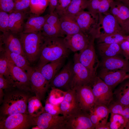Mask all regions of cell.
<instances>
[{"label": "cell", "instance_id": "1", "mask_svg": "<svg viewBox=\"0 0 129 129\" xmlns=\"http://www.w3.org/2000/svg\"><path fill=\"white\" fill-rule=\"evenodd\" d=\"M69 50L64 44L63 38L44 37L39 59L35 68L61 58H65L69 55Z\"/></svg>", "mask_w": 129, "mask_h": 129}, {"label": "cell", "instance_id": "2", "mask_svg": "<svg viewBox=\"0 0 129 129\" xmlns=\"http://www.w3.org/2000/svg\"><path fill=\"white\" fill-rule=\"evenodd\" d=\"M27 92L14 89L5 92L0 108V117L15 113H28Z\"/></svg>", "mask_w": 129, "mask_h": 129}, {"label": "cell", "instance_id": "3", "mask_svg": "<svg viewBox=\"0 0 129 129\" xmlns=\"http://www.w3.org/2000/svg\"><path fill=\"white\" fill-rule=\"evenodd\" d=\"M19 33V38L27 59L29 63L35 62L39 58L44 41L42 31Z\"/></svg>", "mask_w": 129, "mask_h": 129}, {"label": "cell", "instance_id": "4", "mask_svg": "<svg viewBox=\"0 0 129 129\" xmlns=\"http://www.w3.org/2000/svg\"><path fill=\"white\" fill-rule=\"evenodd\" d=\"M34 125L33 118L28 113H17L0 117V129H27Z\"/></svg>", "mask_w": 129, "mask_h": 129}, {"label": "cell", "instance_id": "5", "mask_svg": "<svg viewBox=\"0 0 129 129\" xmlns=\"http://www.w3.org/2000/svg\"><path fill=\"white\" fill-rule=\"evenodd\" d=\"M90 86L94 97L95 105L108 107L114 100L112 89L97 75Z\"/></svg>", "mask_w": 129, "mask_h": 129}, {"label": "cell", "instance_id": "6", "mask_svg": "<svg viewBox=\"0 0 129 129\" xmlns=\"http://www.w3.org/2000/svg\"><path fill=\"white\" fill-rule=\"evenodd\" d=\"M72 76L70 85V89H75L85 85L90 86L97 76L91 73L74 56Z\"/></svg>", "mask_w": 129, "mask_h": 129}, {"label": "cell", "instance_id": "7", "mask_svg": "<svg viewBox=\"0 0 129 129\" xmlns=\"http://www.w3.org/2000/svg\"><path fill=\"white\" fill-rule=\"evenodd\" d=\"M7 58L9 73L8 76L5 78L9 80L14 88L27 92L31 91L29 77L27 73L16 66Z\"/></svg>", "mask_w": 129, "mask_h": 129}, {"label": "cell", "instance_id": "8", "mask_svg": "<svg viewBox=\"0 0 129 129\" xmlns=\"http://www.w3.org/2000/svg\"><path fill=\"white\" fill-rule=\"evenodd\" d=\"M74 18L81 31L95 39L97 29L99 22V14L83 11Z\"/></svg>", "mask_w": 129, "mask_h": 129}, {"label": "cell", "instance_id": "9", "mask_svg": "<svg viewBox=\"0 0 129 129\" xmlns=\"http://www.w3.org/2000/svg\"><path fill=\"white\" fill-rule=\"evenodd\" d=\"M96 39L103 36L118 33H125L117 20L109 12L99 14Z\"/></svg>", "mask_w": 129, "mask_h": 129}, {"label": "cell", "instance_id": "10", "mask_svg": "<svg viewBox=\"0 0 129 129\" xmlns=\"http://www.w3.org/2000/svg\"><path fill=\"white\" fill-rule=\"evenodd\" d=\"M94 41L85 48L75 54L79 61L93 75H97V70L100 62L97 55Z\"/></svg>", "mask_w": 129, "mask_h": 129}, {"label": "cell", "instance_id": "11", "mask_svg": "<svg viewBox=\"0 0 129 129\" xmlns=\"http://www.w3.org/2000/svg\"><path fill=\"white\" fill-rule=\"evenodd\" d=\"M27 73L29 77L31 92L41 100L43 99L50 86L49 82L35 68H32Z\"/></svg>", "mask_w": 129, "mask_h": 129}, {"label": "cell", "instance_id": "12", "mask_svg": "<svg viewBox=\"0 0 129 129\" xmlns=\"http://www.w3.org/2000/svg\"><path fill=\"white\" fill-rule=\"evenodd\" d=\"M33 119L35 125L40 129H65V118L63 115H52L44 111Z\"/></svg>", "mask_w": 129, "mask_h": 129}, {"label": "cell", "instance_id": "13", "mask_svg": "<svg viewBox=\"0 0 129 129\" xmlns=\"http://www.w3.org/2000/svg\"><path fill=\"white\" fill-rule=\"evenodd\" d=\"M95 39L81 32L66 35L63 38L64 42L67 48L73 52L80 51L83 50Z\"/></svg>", "mask_w": 129, "mask_h": 129}, {"label": "cell", "instance_id": "14", "mask_svg": "<svg viewBox=\"0 0 129 129\" xmlns=\"http://www.w3.org/2000/svg\"><path fill=\"white\" fill-rule=\"evenodd\" d=\"M89 113L81 110L65 118V129H94Z\"/></svg>", "mask_w": 129, "mask_h": 129}, {"label": "cell", "instance_id": "15", "mask_svg": "<svg viewBox=\"0 0 129 129\" xmlns=\"http://www.w3.org/2000/svg\"><path fill=\"white\" fill-rule=\"evenodd\" d=\"M61 114L65 118L82 110L77 99L75 89H70L66 91L64 99L60 104Z\"/></svg>", "mask_w": 129, "mask_h": 129}, {"label": "cell", "instance_id": "16", "mask_svg": "<svg viewBox=\"0 0 129 129\" xmlns=\"http://www.w3.org/2000/svg\"><path fill=\"white\" fill-rule=\"evenodd\" d=\"M128 72L122 70H110L100 69L97 75L113 90L123 80L129 78Z\"/></svg>", "mask_w": 129, "mask_h": 129}, {"label": "cell", "instance_id": "17", "mask_svg": "<svg viewBox=\"0 0 129 129\" xmlns=\"http://www.w3.org/2000/svg\"><path fill=\"white\" fill-rule=\"evenodd\" d=\"M73 72V64L68 62L55 75L50 84V86L60 89H70Z\"/></svg>", "mask_w": 129, "mask_h": 129}, {"label": "cell", "instance_id": "18", "mask_svg": "<svg viewBox=\"0 0 129 129\" xmlns=\"http://www.w3.org/2000/svg\"><path fill=\"white\" fill-rule=\"evenodd\" d=\"M76 96L81 109L88 113L95 105V100L91 86L85 85L75 89Z\"/></svg>", "mask_w": 129, "mask_h": 129}, {"label": "cell", "instance_id": "19", "mask_svg": "<svg viewBox=\"0 0 129 129\" xmlns=\"http://www.w3.org/2000/svg\"><path fill=\"white\" fill-rule=\"evenodd\" d=\"M99 67L108 70H122L129 72V60L121 56L102 58Z\"/></svg>", "mask_w": 129, "mask_h": 129}, {"label": "cell", "instance_id": "20", "mask_svg": "<svg viewBox=\"0 0 129 129\" xmlns=\"http://www.w3.org/2000/svg\"><path fill=\"white\" fill-rule=\"evenodd\" d=\"M109 12L115 17L123 30L129 20V8L119 0H114L111 3Z\"/></svg>", "mask_w": 129, "mask_h": 129}, {"label": "cell", "instance_id": "21", "mask_svg": "<svg viewBox=\"0 0 129 129\" xmlns=\"http://www.w3.org/2000/svg\"><path fill=\"white\" fill-rule=\"evenodd\" d=\"M10 31L3 34L0 36V44L10 52L21 54L26 58L19 38ZM27 59V58H26Z\"/></svg>", "mask_w": 129, "mask_h": 129}, {"label": "cell", "instance_id": "22", "mask_svg": "<svg viewBox=\"0 0 129 129\" xmlns=\"http://www.w3.org/2000/svg\"><path fill=\"white\" fill-rule=\"evenodd\" d=\"M65 58L48 63L41 67L35 68L38 70L50 83L63 66Z\"/></svg>", "mask_w": 129, "mask_h": 129}, {"label": "cell", "instance_id": "23", "mask_svg": "<svg viewBox=\"0 0 129 129\" xmlns=\"http://www.w3.org/2000/svg\"><path fill=\"white\" fill-rule=\"evenodd\" d=\"M91 121L95 127L98 125L107 123L110 113L108 107L95 105L89 112Z\"/></svg>", "mask_w": 129, "mask_h": 129}, {"label": "cell", "instance_id": "24", "mask_svg": "<svg viewBox=\"0 0 129 129\" xmlns=\"http://www.w3.org/2000/svg\"><path fill=\"white\" fill-rule=\"evenodd\" d=\"M34 14L28 18L25 24L23 32L35 33L41 31L49 15L42 16Z\"/></svg>", "mask_w": 129, "mask_h": 129}, {"label": "cell", "instance_id": "25", "mask_svg": "<svg viewBox=\"0 0 129 129\" xmlns=\"http://www.w3.org/2000/svg\"><path fill=\"white\" fill-rule=\"evenodd\" d=\"M59 16L60 28L64 35L73 34L81 32L74 17L65 14Z\"/></svg>", "mask_w": 129, "mask_h": 129}, {"label": "cell", "instance_id": "26", "mask_svg": "<svg viewBox=\"0 0 129 129\" xmlns=\"http://www.w3.org/2000/svg\"><path fill=\"white\" fill-rule=\"evenodd\" d=\"M114 101L125 106H129V78L118 85L113 92Z\"/></svg>", "mask_w": 129, "mask_h": 129}, {"label": "cell", "instance_id": "27", "mask_svg": "<svg viewBox=\"0 0 129 129\" xmlns=\"http://www.w3.org/2000/svg\"><path fill=\"white\" fill-rule=\"evenodd\" d=\"M9 28L10 31L16 34L23 30V24L25 17L23 12L14 11L9 13Z\"/></svg>", "mask_w": 129, "mask_h": 129}, {"label": "cell", "instance_id": "28", "mask_svg": "<svg viewBox=\"0 0 129 129\" xmlns=\"http://www.w3.org/2000/svg\"><path fill=\"white\" fill-rule=\"evenodd\" d=\"M97 49L102 58L123 55L118 43H97Z\"/></svg>", "mask_w": 129, "mask_h": 129}, {"label": "cell", "instance_id": "29", "mask_svg": "<svg viewBox=\"0 0 129 129\" xmlns=\"http://www.w3.org/2000/svg\"><path fill=\"white\" fill-rule=\"evenodd\" d=\"M0 50L4 52L8 58L16 66L27 72L32 67L30 66L29 62L26 58L18 54L11 52L8 50L1 48Z\"/></svg>", "mask_w": 129, "mask_h": 129}, {"label": "cell", "instance_id": "30", "mask_svg": "<svg viewBox=\"0 0 129 129\" xmlns=\"http://www.w3.org/2000/svg\"><path fill=\"white\" fill-rule=\"evenodd\" d=\"M28 113L33 118L37 117L45 111L41 100L36 96H30L28 101Z\"/></svg>", "mask_w": 129, "mask_h": 129}, {"label": "cell", "instance_id": "31", "mask_svg": "<svg viewBox=\"0 0 129 129\" xmlns=\"http://www.w3.org/2000/svg\"><path fill=\"white\" fill-rule=\"evenodd\" d=\"M88 0H71L63 14L75 17L87 8Z\"/></svg>", "mask_w": 129, "mask_h": 129}, {"label": "cell", "instance_id": "32", "mask_svg": "<svg viewBox=\"0 0 129 129\" xmlns=\"http://www.w3.org/2000/svg\"><path fill=\"white\" fill-rule=\"evenodd\" d=\"M127 35L124 33H118L100 36L96 39L97 43H119L126 40Z\"/></svg>", "mask_w": 129, "mask_h": 129}, {"label": "cell", "instance_id": "33", "mask_svg": "<svg viewBox=\"0 0 129 129\" xmlns=\"http://www.w3.org/2000/svg\"><path fill=\"white\" fill-rule=\"evenodd\" d=\"M41 31L43 36L46 37L63 38L64 36L62 32L59 27L46 22Z\"/></svg>", "mask_w": 129, "mask_h": 129}, {"label": "cell", "instance_id": "34", "mask_svg": "<svg viewBox=\"0 0 129 129\" xmlns=\"http://www.w3.org/2000/svg\"><path fill=\"white\" fill-rule=\"evenodd\" d=\"M66 93L62 90L54 87H51V90L47 100L55 105H59L63 101Z\"/></svg>", "mask_w": 129, "mask_h": 129}, {"label": "cell", "instance_id": "35", "mask_svg": "<svg viewBox=\"0 0 129 129\" xmlns=\"http://www.w3.org/2000/svg\"><path fill=\"white\" fill-rule=\"evenodd\" d=\"M108 107L110 113L119 114L128 120L129 118V106H125L113 101Z\"/></svg>", "mask_w": 129, "mask_h": 129}, {"label": "cell", "instance_id": "36", "mask_svg": "<svg viewBox=\"0 0 129 129\" xmlns=\"http://www.w3.org/2000/svg\"><path fill=\"white\" fill-rule=\"evenodd\" d=\"M110 120V129L125 128L128 120L119 114L111 113Z\"/></svg>", "mask_w": 129, "mask_h": 129}, {"label": "cell", "instance_id": "37", "mask_svg": "<svg viewBox=\"0 0 129 129\" xmlns=\"http://www.w3.org/2000/svg\"><path fill=\"white\" fill-rule=\"evenodd\" d=\"M48 5V0H30V12L40 15L44 12Z\"/></svg>", "mask_w": 129, "mask_h": 129}, {"label": "cell", "instance_id": "38", "mask_svg": "<svg viewBox=\"0 0 129 129\" xmlns=\"http://www.w3.org/2000/svg\"><path fill=\"white\" fill-rule=\"evenodd\" d=\"M0 58V75L6 78L9 73L8 58L3 51Z\"/></svg>", "mask_w": 129, "mask_h": 129}, {"label": "cell", "instance_id": "39", "mask_svg": "<svg viewBox=\"0 0 129 129\" xmlns=\"http://www.w3.org/2000/svg\"><path fill=\"white\" fill-rule=\"evenodd\" d=\"M9 15L7 13L0 10V30L3 33L10 31L8 26Z\"/></svg>", "mask_w": 129, "mask_h": 129}, {"label": "cell", "instance_id": "40", "mask_svg": "<svg viewBox=\"0 0 129 129\" xmlns=\"http://www.w3.org/2000/svg\"><path fill=\"white\" fill-rule=\"evenodd\" d=\"M13 0H0V10L10 13L14 10Z\"/></svg>", "mask_w": 129, "mask_h": 129}, {"label": "cell", "instance_id": "41", "mask_svg": "<svg viewBox=\"0 0 129 129\" xmlns=\"http://www.w3.org/2000/svg\"><path fill=\"white\" fill-rule=\"evenodd\" d=\"M59 105L53 104L46 100L44 107V111L52 115H59L61 114Z\"/></svg>", "mask_w": 129, "mask_h": 129}, {"label": "cell", "instance_id": "42", "mask_svg": "<svg viewBox=\"0 0 129 129\" xmlns=\"http://www.w3.org/2000/svg\"><path fill=\"white\" fill-rule=\"evenodd\" d=\"M14 10L23 12L30 7V0H14Z\"/></svg>", "mask_w": 129, "mask_h": 129}, {"label": "cell", "instance_id": "43", "mask_svg": "<svg viewBox=\"0 0 129 129\" xmlns=\"http://www.w3.org/2000/svg\"><path fill=\"white\" fill-rule=\"evenodd\" d=\"M71 0H58V4L55 11L59 16L63 14Z\"/></svg>", "mask_w": 129, "mask_h": 129}, {"label": "cell", "instance_id": "44", "mask_svg": "<svg viewBox=\"0 0 129 129\" xmlns=\"http://www.w3.org/2000/svg\"><path fill=\"white\" fill-rule=\"evenodd\" d=\"M0 88L5 92L14 89L9 80L2 75H0Z\"/></svg>", "mask_w": 129, "mask_h": 129}, {"label": "cell", "instance_id": "45", "mask_svg": "<svg viewBox=\"0 0 129 129\" xmlns=\"http://www.w3.org/2000/svg\"><path fill=\"white\" fill-rule=\"evenodd\" d=\"M114 0H101L99 8L98 13L103 14L109 12L111 3Z\"/></svg>", "mask_w": 129, "mask_h": 129}, {"label": "cell", "instance_id": "46", "mask_svg": "<svg viewBox=\"0 0 129 129\" xmlns=\"http://www.w3.org/2000/svg\"><path fill=\"white\" fill-rule=\"evenodd\" d=\"M101 0H88L87 8L88 11L96 14L98 11Z\"/></svg>", "mask_w": 129, "mask_h": 129}, {"label": "cell", "instance_id": "47", "mask_svg": "<svg viewBox=\"0 0 129 129\" xmlns=\"http://www.w3.org/2000/svg\"><path fill=\"white\" fill-rule=\"evenodd\" d=\"M121 48L123 55L125 58L129 60V42L126 40L118 43Z\"/></svg>", "mask_w": 129, "mask_h": 129}, {"label": "cell", "instance_id": "48", "mask_svg": "<svg viewBox=\"0 0 129 129\" xmlns=\"http://www.w3.org/2000/svg\"><path fill=\"white\" fill-rule=\"evenodd\" d=\"M50 13L55 11L58 4V0H48Z\"/></svg>", "mask_w": 129, "mask_h": 129}, {"label": "cell", "instance_id": "49", "mask_svg": "<svg viewBox=\"0 0 129 129\" xmlns=\"http://www.w3.org/2000/svg\"><path fill=\"white\" fill-rule=\"evenodd\" d=\"M96 129H110V122L104 123L97 125L95 127Z\"/></svg>", "mask_w": 129, "mask_h": 129}, {"label": "cell", "instance_id": "50", "mask_svg": "<svg viewBox=\"0 0 129 129\" xmlns=\"http://www.w3.org/2000/svg\"><path fill=\"white\" fill-rule=\"evenodd\" d=\"M123 30L126 34L129 35V20L125 25Z\"/></svg>", "mask_w": 129, "mask_h": 129}, {"label": "cell", "instance_id": "51", "mask_svg": "<svg viewBox=\"0 0 129 129\" xmlns=\"http://www.w3.org/2000/svg\"><path fill=\"white\" fill-rule=\"evenodd\" d=\"M5 95V93L3 91V90L0 88V103H2L3 97Z\"/></svg>", "mask_w": 129, "mask_h": 129}, {"label": "cell", "instance_id": "52", "mask_svg": "<svg viewBox=\"0 0 129 129\" xmlns=\"http://www.w3.org/2000/svg\"><path fill=\"white\" fill-rule=\"evenodd\" d=\"M122 2L129 8V0H118Z\"/></svg>", "mask_w": 129, "mask_h": 129}, {"label": "cell", "instance_id": "53", "mask_svg": "<svg viewBox=\"0 0 129 129\" xmlns=\"http://www.w3.org/2000/svg\"><path fill=\"white\" fill-rule=\"evenodd\" d=\"M125 129H129V118L128 119Z\"/></svg>", "mask_w": 129, "mask_h": 129}, {"label": "cell", "instance_id": "54", "mask_svg": "<svg viewBox=\"0 0 129 129\" xmlns=\"http://www.w3.org/2000/svg\"><path fill=\"white\" fill-rule=\"evenodd\" d=\"M36 126H33L32 128V129H40V128L37 125H36Z\"/></svg>", "mask_w": 129, "mask_h": 129}, {"label": "cell", "instance_id": "55", "mask_svg": "<svg viewBox=\"0 0 129 129\" xmlns=\"http://www.w3.org/2000/svg\"><path fill=\"white\" fill-rule=\"evenodd\" d=\"M126 40L129 42V35H127Z\"/></svg>", "mask_w": 129, "mask_h": 129}, {"label": "cell", "instance_id": "56", "mask_svg": "<svg viewBox=\"0 0 129 129\" xmlns=\"http://www.w3.org/2000/svg\"><path fill=\"white\" fill-rule=\"evenodd\" d=\"M129 75V73L128 74Z\"/></svg>", "mask_w": 129, "mask_h": 129}, {"label": "cell", "instance_id": "57", "mask_svg": "<svg viewBox=\"0 0 129 129\" xmlns=\"http://www.w3.org/2000/svg\"></svg>", "mask_w": 129, "mask_h": 129}]
</instances>
